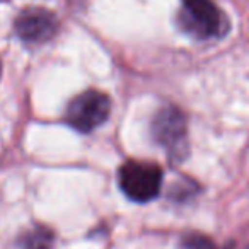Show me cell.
Listing matches in <instances>:
<instances>
[{
  "instance_id": "obj_7",
  "label": "cell",
  "mask_w": 249,
  "mask_h": 249,
  "mask_svg": "<svg viewBox=\"0 0 249 249\" xmlns=\"http://www.w3.org/2000/svg\"><path fill=\"white\" fill-rule=\"evenodd\" d=\"M183 249H217V248H215V244L208 237L200 234H193V235H188L183 241Z\"/></svg>"
},
{
  "instance_id": "obj_5",
  "label": "cell",
  "mask_w": 249,
  "mask_h": 249,
  "mask_svg": "<svg viewBox=\"0 0 249 249\" xmlns=\"http://www.w3.org/2000/svg\"><path fill=\"white\" fill-rule=\"evenodd\" d=\"M16 33L26 43H45L58 29V22L53 12L46 9H26L16 19Z\"/></svg>"
},
{
  "instance_id": "obj_8",
  "label": "cell",
  "mask_w": 249,
  "mask_h": 249,
  "mask_svg": "<svg viewBox=\"0 0 249 249\" xmlns=\"http://www.w3.org/2000/svg\"><path fill=\"white\" fill-rule=\"evenodd\" d=\"M248 249H249V248H248Z\"/></svg>"
},
{
  "instance_id": "obj_2",
  "label": "cell",
  "mask_w": 249,
  "mask_h": 249,
  "mask_svg": "<svg viewBox=\"0 0 249 249\" xmlns=\"http://www.w3.org/2000/svg\"><path fill=\"white\" fill-rule=\"evenodd\" d=\"M109 109L111 103L106 94L99 90H86L69 104L65 120L79 132H90L107 120Z\"/></svg>"
},
{
  "instance_id": "obj_4",
  "label": "cell",
  "mask_w": 249,
  "mask_h": 249,
  "mask_svg": "<svg viewBox=\"0 0 249 249\" xmlns=\"http://www.w3.org/2000/svg\"><path fill=\"white\" fill-rule=\"evenodd\" d=\"M152 135L169 152H181L186 142V120L178 107L166 106L152 121Z\"/></svg>"
},
{
  "instance_id": "obj_6",
  "label": "cell",
  "mask_w": 249,
  "mask_h": 249,
  "mask_svg": "<svg viewBox=\"0 0 249 249\" xmlns=\"http://www.w3.org/2000/svg\"><path fill=\"white\" fill-rule=\"evenodd\" d=\"M53 232L46 227H35L28 231L19 241L21 249H52Z\"/></svg>"
},
{
  "instance_id": "obj_1",
  "label": "cell",
  "mask_w": 249,
  "mask_h": 249,
  "mask_svg": "<svg viewBox=\"0 0 249 249\" xmlns=\"http://www.w3.org/2000/svg\"><path fill=\"white\" fill-rule=\"evenodd\" d=\"M162 171L150 162L128 160L120 169V186L130 200L145 203L159 195Z\"/></svg>"
},
{
  "instance_id": "obj_3",
  "label": "cell",
  "mask_w": 249,
  "mask_h": 249,
  "mask_svg": "<svg viewBox=\"0 0 249 249\" xmlns=\"http://www.w3.org/2000/svg\"><path fill=\"white\" fill-rule=\"evenodd\" d=\"M181 26L198 39H208L222 35L224 18L212 0H184L179 14Z\"/></svg>"
}]
</instances>
